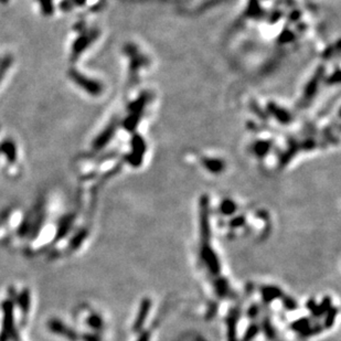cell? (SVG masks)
<instances>
[{"label": "cell", "mask_w": 341, "mask_h": 341, "mask_svg": "<svg viewBox=\"0 0 341 341\" xmlns=\"http://www.w3.org/2000/svg\"><path fill=\"white\" fill-rule=\"evenodd\" d=\"M68 74L70 76V79L72 80L76 85H79L81 89L88 92L91 95L98 96L103 92V86H102L100 82L95 80H91L88 76H85L81 72H79L76 69H70Z\"/></svg>", "instance_id": "obj_2"}, {"label": "cell", "mask_w": 341, "mask_h": 341, "mask_svg": "<svg viewBox=\"0 0 341 341\" xmlns=\"http://www.w3.org/2000/svg\"><path fill=\"white\" fill-rule=\"evenodd\" d=\"M85 236H86V231L83 230V231L79 232L78 235H75L73 240L71 241V246H72L73 248H78L81 244V242H82L85 238Z\"/></svg>", "instance_id": "obj_15"}, {"label": "cell", "mask_w": 341, "mask_h": 341, "mask_svg": "<svg viewBox=\"0 0 341 341\" xmlns=\"http://www.w3.org/2000/svg\"><path fill=\"white\" fill-rule=\"evenodd\" d=\"M72 6H73L72 0H62L60 3V8L61 10H63V11H70V10L72 9Z\"/></svg>", "instance_id": "obj_16"}, {"label": "cell", "mask_w": 341, "mask_h": 341, "mask_svg": "<svg viewBox=\"0 0 341 341\" xmlns=\"http://www.w3.org/2000/svg\"><path fill=\"white\" fill-rule=\"evenodd\" d=\"M131 144H133V154L129 156V162L134 166H137L142 159L141 157L145 151V144L139 136L134 137Z\"/></svg>", "instance_id": "obj_6"}, {"label": "cell", "mask_w": 341, "mask_h": 341, "mask_svg": "<svg viewBox=\"0 0 341 341\" xmlns=\"http://www.w3.org/2000/svg\"><path fill=\"white\" fill-rule=\"evenodd\" d=\"M115 130H116V123L113 121V123H111L98 137H96V139L93 142V148L95 150H100L102 148H104V147L109 144L110 140L113 138Z\"/></svg>", "instance_id": "obj_5"}, {"label": "cell", "mask_w": 341, "mask_h": 341, "mask_svg": "<svg viewBox=\"0 0 341 341\" xmlns=\"http://www.w3.org/2000/svg\"><path fill=\"white\" fill-rule=\"evenodd\" d=\"M99 37L98 30H91L88 32H82L80 37L75 40L72 47V60L78 59L80 54L83 52L84 50L90 47V44L94 41V40Z\"/></svg>", "instance_id": "obj_3"}, {"label": "cell", "mask_w": 341, "mask_h": 341, "mask_svg": "<svg viewBox=\"0 0 341 341\" xmlns=\"http://www.w3.org/2000/svg\"><path fill=\"white\" fill-rule=\"evenodd\" d=\"M72 222H73V218L72 217H65L64 219H62V221H61L60 223V227H59V231H58V235L57 237L60 238V237H62L65 233H67L69 230H70V227H71V225H72Z\"/></svg>", "instance_id": "obj_11"}, {"label": "cell", "mask_w": 341, "mask_h": 341, "mask_svg": "<svg viewBox=\"0 0 341 341\" xmlns=\"http://www.w3.org/2000/svg\"><path fill=\"white\" fill-rule=\"evenodd\" d=\"M88 324L92 328L101 329L103 322H102V319L100 318V316H98V315H92V316H90V318L88 319Z\"/></svg>", "instance_id": "obj_14"}, {"label": "cell", "mask_w": 341, "mask_h": 341, "mask_svg": "<svg viewBox=\"0 0 341 341\" xmlns=\"http://www.w3.org/2000/svg\"><path fill=\"white\" fill-rule=\"evenodd\" d=\"M13 62V59L10 54L4 55V57L0 60V82L3 79L4 74L8 72V70L11 67V64Z\"/></svg>", "instance_id": "obj_10"}, {"label": "cell", "mask_w": 341, "mask_h": 341, "mask_svg": "<svg viewBox=\"0 0 341 341\" xmlns=\"http://www.w3.org/2000/svg\"><path fill=\"white\" fill-rule=\"evenodd\" d=\"M203 164H205V167L207 169L211 172H220L223 170V168H225L223 161L219 159H206L203 161Z\"/></svg>", "instance_id": "obj_9"}, {"label": "cell", "mask_w": 341, "mask_h": 341, "mask_svg": "<svg viewBox=\"0 0 341 341\" xmlns=\"http://www.w3.org/2000/svg\"><path fill=\"white\" fill-rule=\"evenodd\" d=\"M149 308H150V303L148 302V300H147V302H145L144 305L141 306L140 315H139V317L137 318V322L135 324V329H140L141 328V324L145 320V317L147 316V314H148Z\"/></svg>", "instance_id": "obj_12"}, {"label": "cell", "mask_w": 341, "mask_h": 341, "mask_svg": "<svg viewBox=\"0 0 341 341\" xmlns=\"http://www.w3.org/2000/svg\"><path fill=\"white\" fill-rule=\"evenodd\" d=\"M48 327L52 333L58 334L60 336H63V337H65L71 341H75L76 339H78V336H76V334L73 332V330L67 327V326L61 322V320L51 319L48 324Z\"/></svg>", "instance_id": "obj_4"}, {"label": "cell", "mask_w": 341, "mask_h": 341, "mask_svg": "<svg viewBox=\"0 0 341 341\" xmlns=\"http://www.w3.org/2000/svg\"><path fill=\"white\" fill-rule=\"evenodd\" d=\"M18 304L23 315H27L30 308V294L28 289H23V292L18 297Z\"/></svg>", "instance_id": "obj_8"}, {"label": "cell", "mask_w": 341, "mask_h": 341, "mask_svg": "<svg viewBox=\"0 0 341 341\" xmlns=\"http://www.w3.org/2000/svg\"><path fill=\"white\" fill-rule=\"evenodd\" d=\"M40 6H41V11L44 16H51L53 13V0H38Z\"/></svg>", "instance_id": "obj_13"}, {"label": "cell", "mask_w": 341, "mask_h": 341, "mask_svg": "<svg viewBox=\"0 0 341 341\" xmlns=\"http://www.w3.org/2000/svg\"><path fill=\"white\" fill-rule=\"evenodd\" d=\"M2 312L3 323L1 334H0V341H8L9 339L17 341L18 336L13 323V305L10 300H4L2 303Z\"/></svg>", "instance_id": "obj_1"}, {"label": "cell", "mask_w": 341, "mask_h": 341, "mask_svg": "<svg viewBox=\"0 0 341 341\" xmlns=\"http://www.w3.org/2000/svg\"><path fill=\"white\" fill-rule=\"evenodd\" d=\"M86 0H72V2L75 3V4H78V6H83V4L85 3Z\"/></svg>", "instance_id": "obj_17"}, {"label": "cell", "mask_w": 341, "mask_h": 341, "mask_svg": "<svg viewBox=\"0 0 341 341\" xmlns=\"http://www.w3.org/2000/svg\"><path fill=\"white\" fill-rule=\"evenodd\" d=\"M0 154H3L6 156L7 160L10 164L16 162L17 159V148L16 144L10 139H4L3 141L0 142Z\"/></svg>", "instance_id": "obj_7"}, {"label": "cell", "mask_w": 341, "mask_h": 341, "mask_svg": "<svg viewBox=\"0 0 341 341\" xmlns=\"http://www.w3.org/2000/svg\"><path fill=\"white\" fill-rule=\"evenodd\" d=\"M9 2V0H0V3H2V4H6Z\"/></svg>", "instance_id": "obj_18"}]
</instances>
